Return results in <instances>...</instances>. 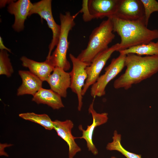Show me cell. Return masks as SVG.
I'll return each instance as SVG.
<instances>
[{"instance_id":"obj_1","label":"cell","mask_w":158,"mask_h":158,"mask_svg":"<svg viewBox=\"0 0 158 158\" xmlns=\"http://www.w3.org/2000/svg\"><path fill=\"white\" fill-rule=\"evenodd\" d=\"M126 70L113 84L116 89L128 90L134 84L150 78L158 72V55L142 56L130 54L126 55Z\"/></svg>"},{"instance_id":"obj_2","label":"cell","mask_w":158,"mask_h":158,"mask_svg":"<svg viewBox=\"0 0 158 158\" xmlns=\"http://www.w3.org/2000/svg\"><path fill=\"white\" fill-rule=\"evenodd\" d=\"M110 18L113 23V32H116L121 38L118 51L147 44L158 39V30L147 28L144 17L133 21L114 17Z\"/></svg>"},{"instance_id":"obj_3","label":"cell","mask_w":158,"mask_h":158,"mask_svg":"<svg viewBox=\"0 0 158 158\" xmlns=\"http://www.w3.org/2000/svg\"><path fill=\"white\" fill-rule=\"evenodd\" d=\"M111 18L103 20L91 33L87 46L77 58L89 66L100 53L107 49L115 37Z\"/></svg>"},{"instance_id":"obj_4","label":"cell","mask_w":158,"mask_h":158,"mask_svg":"<svg viewBox=\"0 0 158 158\" xmlns=\"http://www.w3.org/2000/svg\"><path fill=\"white\" fill-rule=\"evenodd\" d=\"M79 14L77 12L71 15L69 11L66 12L64 14L60 13L61 30L58 43L56 49L47 59L55 68H62L66 71L69 70L71 67L66 56L69 44L68 35L75 25L74 20Z\"/></svg>"},{"instance_id":"obj_5","label":"cell","mask_w":158,"mask_h":158,"mask_svg":"<svg viewBox=\"0 0 158 158\" xmlns=\"http://www.w3.org/2000/svg\"><path fill=\"white\" fill-rule=\"evenodd\" d=\"M51 2V0H42L33 4L29 15V16L33 14H38L41 18L46 20L49 27L52 31V38L49 46L47 59L49 58L52 51L57 44L61 30L60 25L56 23L52 15Z\"/></svg>"},{"instance_id":"obj_6","label":"cell","mask_w":158,"mask_h":158,"mask_svg":"<svg viewBox=\"0 0 158 158\" xmlns=\"http://www.w3.org/2000/svg\"><path fill=\"white\" fill-rule=\"evenodd\" d=\"M126 55L120 54L113 58L110 63L105 68V73L100 76L91 87L90 95L94 98L105 94V88L108 83L115 78L125 67Z\"/></svg>"},{"instance_id":"obj_7","label":"cell","mask_w":158,"mask_h":158,"mask_svg":"<svg viewBox=\"0 0 158 158\" xmlns=\"http://www.w3.org/2000/svg\"><path fill=\"white\" fill-rule=\"evenodd\" d=\"M119 45V43H116L101 52L95 58L90 64L86 67L87 77L83 88V96L85 95L90 86L97 81L102 70L112 54L114 51H118Z\"/></svg>"},{"instance_id":"obj_8","label":"cell","mask_w":158,"mask_h":158,"mask_svg":"<svg viewBox=\"0 0 158 158\" xmlns=\"http://www.w3.org/2000/svg\"><path fill=\"white\" fill-rule=\"evenodd\" d=\"M69 56L72 63V69L69 72L71 77L70 88L77 95L79 111L81 110L83 105L82 91L86 80L87 75L86 68L88 65L80 61L71 54Z\"/></svg>"},{"instance_id":"obj_9","label":"cell","mask_w":158,"mask_h":158,"mask_svg":"<svg viewBox=\"0 0 158 158\" xmlns=\"http://www.w3.org/2000/svg\"><path fill=\"white\" fill-rule=\"evenodd\" d=\"M113 17L128 21L141 19L144 17L143 5L140 0H119L116 11Z\"/></svg>"},{"instance_id":"obj_10","label":"cell","mask_w":158,"mask_h":158,"mask_svg":"<svg viewBox=\"0 0 158 158\" xmlns=\"http://www.w3.org/2000/svg\"><path fill=\"white\" fill-rule=\"evenodd\" d=\"M94 99L90 104L89 109V113L91 114L93 118V122L91 125L87 126L86 130L83 129L80 125L78 128L82 132V135L78 138L83 139L87 142V145L89 151L95 155L98 153V151L93 142V136L95 128L106 123L108 120V114L107 113H98L94 110L93 108Z\"/></svg>"},{"instance_id":"obj_11","label":"cell","mask_w":158,"mask_h":158,"mask_svg":"<svg viewBox=\"0 0 158 158\" xmlns=\"http://www.w3.org/2000/svg\"><path fill=\"white\" fill-rule=\"evenodd\" d=\"M7 7L8 12L15 17L14 22L12 27L16 32H19L24 28V23L33 4L30 0H18L16 2L10 1Z\"/></svg>"},{"instance_id":"obj_12","label":"cell","mask_w":158,"mask_h":158,"mask_svg":"<svg viewBox=\"0 0 158 158\" xmlns=\"http://www.w3.org/2000/svg\"><path fill=\"white\" fill-rule=\"evenodd\" d=\"M54 129L58 135L66 142L68 146L69 158H73L76 153L81 150L75 141V139L77 138L73 136L71 133L73 123L70 120L64 121L56 120L54 121Z\"/></svg>"},{"instance_id":"obj_13","label":"cell","mask_w":158,"mask_h":158,"mask_svg":"<svg viewBox=\"0 0 158 158\" xmlns=\"http://www.w3.org/2000/svg\"><path fill=\"white\" fill-rule=\"evenodd\" d=\"M46 81L52 90L61 97H66L67 89L71 86L69 72H66L62 68L55 67Z\"/></svg>"},{"instance_id":"obj_14","label":"cell","mask_w":158,"mask_h":158,"mask_svg":"<svg viewBox=\"0 0 158 158\" xmlns=\"http://www.w3.org/2000/svg\"><path fill=\"white\" fill-rule=\"evenodd\" d=\"M119 0H88V6L94 19L113 16L116 11Z\"/></svg>"},{"instance_id":"obj_15","label":"cell","mask_w":158,"mask_h":158,"mask_svg":"<svg viewBox=\"0 0 158 158\" xmlns=\"http://www.w3.org/2000/svg\"><path fill=\"white\" fill-rule=\"evenodd\" d=\"M18 74L22 83L17 89L18 96L28 94L34 96L42 88L43 81L30 71L20 70Z\"/></svg>"},{"instance_id":"obj_16","label":"cell","mask_w":158,"mask_h":158,"mask_svg":"<svg viewBox=\"0 0 158 158\" xmlns=\"http://www.w3.org/2000/svg\"><path fill=\"white\" fill-rule=\"evenodd\" d=\"M20 60L23 67L28 68L43 82L47 81L55 68L47 59L43 62H38L23 56Z\"/></svg>"},{"instance_id":"obj_17","label":"cell","mask_w":158,"mask_h":158,"mask_svg":"<svg viewBox=\"0 0 158 158\" xmlns=\"http://www.w3.org/2000/svg\"><path fill=\"white\" fill-rule=\"evenodd\" d=\"M32 101L38 104H47L54 109L64 107L61 96L51 89L41 88L33 96Z\"/></svg>"},{"instance_id":"obj_18","label":"cell","mask_w":158,"mask_h":158,"mask_svg":"<svg viewBox=\"0 0 158 158\" xmlns=\"http://www.w3.org/2000/svg\"><path fill=\"white\" fill-rule=\"evenodd\" d=\"M118 51L120 54L126 55L132 54L140 56L158 55V41L156 42L151 41Z\"/></svg>"},{"instance_id":"obj_19","label":"cell","mask_w":158,"mask_h":158,"mask_svg":"<svg viewBox=\"0 0 158 158\" xmlns=\"http://www.w3.org/2000/svg\"><path fill=\"white\" fill-rule=\"evenodd\" d=\"M19 116L23 119L38 124L46 129L51 130L54 129V121L47 114L27 112L20 114Z\"/></svg>"},{"instance_id":"obj_20","label":"cell","mask_w":158,"mask_h":158,"mask_svg":"<svg viewBox=\"0 0 158 158\" xmlns=\"http://www.w3.org/2000/svg\"><path fill=\"white\" fill-rule=\"evenodd\" d=\"M113 141L108 143L106 149L109 150H116L124 155L126 158H142L141 155L137 154L127 151L122 146L121 141V135L118 134L117 131L115 130L112 137Z\"/></svg>"},{"instance_id":"obj_21","label":"cell","mask_w":158,"mask_h":158,"mask_svg":"<svg viewBox=\"0 0 158 158\" xmlns=\"http://www.w3.org/2000/svg\"><path fill=\"white\" fill-rule=\"evenodd\" d=\"M13 72V69L7 51L5 50H0V75H5L9 77Z\"/></svg>"},{"instance_id":"obj_22","label":"cell","mask_w":158,"mask_h":158,"mask_svg":"<svg viewBox=\"0 0 158 158\" xmlns=\"http://www.w3.org/2000/svg\"><path fill=\"white\" fill-rule=\"evenodd\" d=\"M144 7V19L147 26L151 14L158 12V1L155 0H140Z\"/></svg>"},{"instance_id":"obj_23","label":"cell","mask_w":158,"mask_h":158,"mask_svg":"<svg viewBox=\"0 0 158 158\" xmlns=\"http://www.w3.org/2000/svg\"><path fill=\"white\" fill-rule=\"evenodd\" d=\"M88 0H83L82 1V8L78 12L83 13V21L87 22L94 19L91 15L88 6Z\"/></svg>"},{"instance_id":"obj_24","label":"cell","mask_w":158,"mask_h":158,"mask_svg":"<svg viewBox=\"0 0 158 158\" xmlns=\"http://www.w3.org/2000/svg\"><path fill=\"white\" fill-rule=\"evenodd\" d=\"M0 49L1 50H5L9 52H11V50L6 47L4 45L2 38L1 36L0 37Z\"/></svg>"},{"instance_id":"obj_25","label":"cell","mask_w":158,"mask_h":158,"mask_svg":"<svg viewBox=\"0 0 158 158\" xmlns=\"http://www.w3.org/2000/svg\"><path fill=\"white\" fill-rule=\"evenodd\" d=\"M111 158H116V157H112Z\"/></svg>"}]
</instances>
